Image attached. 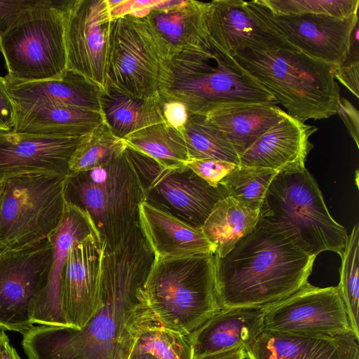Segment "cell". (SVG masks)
Segmentation results:
<instances>
[{"instance_id": "cell-20", "label": "cell", "mask_w": 359, "mask_h": 359, "mask_svg": "<svg viewBox=\"0 0 359 359\" xmlns=\"http://www.w3.org/2000/svg\"><path fill=\"white\" fill-rule=\"evenodd\" d=\"M353 334L310 335L262 332L245 349L246 359H359Z\"/></svg>"}, {"instance_id": "cell-7", "label": "cell", "mask_w": 359, "mask_h": 359, "mask_svg": "<svg viewBox=\"0 0 359 359\" xmlns=\"http://www.w3.org/2000/svg\"><path fill=\"white\" fill-rule=\"evenodd\" d=\"M0 51L12 79L62 78L67 70L62 1L27 0L0 35Z\"/></svg>"}, {"instance_id": "cell-41", "label": "cell", "mask_w": 359, "mask_h": 359, "mask_svg": "<svg viewBox=\"0 0 359 359\" xmlns=\"http://www.w3.org/2000/svg\"><path fill=\"white\" fill-rule=\"evenodd\" d=\"M27 1V0L0 1V35Z\"/></svg>"}, {"instance_id": "cell-6", "label": "cell", "mask_w": 359, "mask_h": 359, "mask_svg": "<svg viewBox=\"0 0 359 359\" xmlns=\"http://www.w3.org/2000/svg\"><path fill=\"white\" fill-rule=\"evenodd\" d=\"M257 224L293 236L316 257L325 251L341 255L346 229L330 214L321 191L306 168L279 172L270 184Z\"/></svg>"}, {"instance_id": "cell-42", "label": "cell", "mask_w": 359, "mask_h": 359, "mask_svg": "<svg viewBox=\"0 0 359 359\" xmlns=\"http://www.w3.org/2000/svg\"><path fill=\"white\" fill-rule=\"evenodd\" d=\"M0 359H22L3 330L0 332Z\"/></svg>"}, {"instance_id": "cell-13", "label": "cell", "mask_w": 359, "mask_h": 359, "mask_svg": "<svg viewBox=\"0 0 359 359\" xmlns=\"http://www.w3.org/2000/svg\"><path fill=\"white\" fill-rule=\"evenodd\" d=\"M263 309L264 330L310 335H355L337 286L319 287L307 283L292 294Z\"/></svg>"}, {"instance_id": "cell-44", "label": "cell", "mask_w": 359, "mask_h": 359, "mask_svg": "<svg viewBox=\"0 0 359 359\" xmlns=\"http://www.w3.org/2000/svg\"><path fill=\"white\" fill-rule=\"evenodd\" d=\"M129 359H157L151 355L146 353H140L133 351Z\"/></svg>"}, {"instance_id": "cell-10", "label": "cell", "mask_w": 359, "mask_h": 359, "mask_svg": "<svg viewBox=\"0 0 359 359\" xmlns=\"http://www.w3.org/2000/svg\"><path fill=\"white\" fill-rule=\"evenodd\" d=\"M126 151L144 187L145 201L201 229L215 204L229 196L226 188L212 187L187 165L166 169L130 147Z\"/></svg>"}, {"instance_id": "cell-12", "label": "cell", "mask_w": 359, "mask_h": 359, "mask_svg": "<svg viewBox=\"0 0 359 359\" xmlns=\"http://www.w3.org/2000/svg\"><path fill=\"white\" fill-rule=\"evenodd\" d=\"M205 25L211 40L227 54L249 48L259 52L299 50L290 44L257 1L205 2Z\"/></svg>"}, {"instance_id": "cell-33", "label": "cell", "mask_w": 359, "mask_h": 359, "mask_svg": "<svg viewBox=\"0 0 359 359\" xmlns=\"http://www.w3.org/2000/svg\"><path fill=\"white\" fill-rule=\"evenodd\" d=\"M339 269L340 280L337 286L345 305L351 327L359 339V223L348 235Z\"/></svg>"}, {"instance_id": "cell-4", "label": "cell", "mask_w": 359, "mask_h": 359, "mask_svg": "<svg viewBox=\"0 0 359 359\" xmlns=\"http://www.w3.org/2000/svg\"><path fill=\"white\" fill-rule=\"evenodd\" d=\"M143 294L161 327L191 335L222 309L215 290V255L155 258Z\"/></svg>"}, {"instance_id": "cell-38", "label": "cell", "mask_w": 359, "mask_h": 359, "mask_svg": "<svg viewBox=\"0 0 359 359\" xmlns=\"http://www.w3.org/2000/svg\"><path fill=\"white\" fill-rule=\"evenodd\" d=\"M16 122L15 104L11 97L4 77L0 76V131H11Z\"/></svg>"}, {"instance_id": "cell-21", "label": "cell", "mask_w": 359, "mask_h": 359, "mask_svg": "<svg viewBox=\"0 0 359 359\" xmlns=\"http://www.w3.org/2000/svg\"><path fill=\"white\" fill-rule=\"evenodd\" d=\"M16 111L67 105L101 113L102 88L81 74L67 70L60 79L22 82L4 76Z\"/></svg>"}, {"instance_id": "cell-16", "label": "cell", "mask_w": 359, "mask_h": 359, "mask_svg": "<svg viewBox=\"0 0 359 359\" xmlns=\"http://www.w3.org/2000/svg\"><path fill=\"white\" fill-rule=\"evenodd\" d=\"M104 245L99 235L76 243L69 252L62 274L61 297L69 327L81 330L100 306Z\"/></svg>"}, {"instance_id": "cell-37", "label": "cell", "mask_w": 359, "mask_h": 359, "mask_svg": "<svg viewBox=\"0 0 359 359\" xmlns=\"http://www.w3.org/2000/svg\"><path fill=\"white\" fill-rule=\"evenodd\" d=\"M187 166L210 185L217 187L238 165L214 159L191 160Z\"/></svg>"}, {"instance_id": "cell-24", "label": "cell", "mask_w": 359, "mask_h": 359, "mask_svg": "<svg viewBox=\"0 0 359 359\" xmlns=\"http://www.w3.org/2000/svg\"><path fill=\"white\" fill-rule=\"evenodd\" d=\"M205 2L158 1L144 17L170 56L208 36L205 25Z\"/></svg>"}, {"instance_id": "cell-28", "label": "cell", "mask_w": 359, "mask_h": 359, "mask_svg": "<svg viewBox=\"0 0 359 359\" xmlns=\"http://www.w3.org/2000/svg\"><path fill=\"white\" fill-rule=\"evenodd\" d=\"M258 219L259 211L229 196L215 204L201 231L216 248L215 255L224 257L254 230Z\"/></svg>"}, {"instance_id": "cell-26", "label": "cell", "mask_w": 359, "mask_h": 359, "mask_svg": "<svg viewBox=\"0 0 359 359\" xmlns=\"http://www.w3.org/2000/svg\"><path fill=\"white\" fill-rule=\"evenodd\" d=\"M104 121L97 111L67 105H51L16 111L14 133L74 137L90 134Z\"/></svg>"}, {"instance_id": "cell-18", "label": "cell", "mask_w": 359, "mask_h": 359, "mask_svg": "<svg viewBox=\"0 0 359 359\" xmlns=\"http://www.w3.org/2000/svg\"><path fill=\"white\" fill-rule=\"evenodd\" d=\"M92 235L99 233L89 215L83 210L65 203L61 223L48 238L53 250L52 262L46 283L31 309L30 318L34 324L69 327L61 297L64 264L71 248Z\"/></svg>"}, {"instance_id": "cell-36", "label": "cell", "mask_w": 359, "mask_h": 359, "mask_svg": "<svg viewBox=\"0 0 359 359\" xmlns=\"http://www.w3.org/2000/svg\"><path fill=\"white\" fill-rule=\"evenodd\" d=\"M358 25L354 29L351 41L350 51L347 58L336 66L334 78L349 90L357 98L358 88Z\"/></svg>"}, {"instance_id": "cell-25", "label": "cell", "mask_w": 359, "mask_h": 359, "mask_svg": "<svg viewBox=\"0 0 359 359\" xmlns=\"http://www.w3.org/2000/svg\"><path fill=\"white\" fill-rule=\"evenodd\" d=\"M287 115L275 104H250L221 108L205 116L223 133L240 156Z\"/></svg>"}, {"instance_id": "cell-19", "label": "cell", "mask_w": 359, "mask_h": 359, "mask_svg": "<svg viewBox=\"0 0 359 359\" xmlns=\"http://www.w3.org/2000/svg\"><path fill=\"white\" fill-rule=\"evenodd\" d=\"M318 130L288 114L271 127L240 156V165L278 172L300 171L313 149L310 137Z\"/></svg>"}, {"instance_id": "cell-39", "label": "cell", "mask_w": 359, "mask_h": 359, "mask_svg": "<svg viewBox=\"0 0 359 359\" xmlns=\"http://www.w3.org/2000/svg\"><path fill=\"white\" fill-rule=\"evenodd\" d=\"M159 101L165 123L174 128L182 130L189 114L185 105L178 101L163 99L160 96Z\"/></svg>"}, {"instance_id": "cell-1", "label": "cell", "mask_w": 359, "mask_h": 359, "mask_svg": "<svg viewBox=\"0 0 359 359\" xmlns=\"http://www.w3.org/2000/svg\"><path fill=\"white\" fill-rule=\"evenodd\" d=\"M316 257L293 236L257 224L224 257L215 255L218 302L265 307L287 297L308 283Z\"/></svg>"}, {"instance_id": "cell-34", "label": "cell", "mask_w": 359, "mask_h": 359, "mask_svg": "<svg viewBox=\"0 0 359 359\" xmlns=\"http://www.w3.org/2000/svg\"><path fill=\"white\" fill-rule=\"evenodd\" d=\"M133 351L149 353L157 359H194L190 335L163 327L142 333Z\"/></svg>"}, {"instance_id": "cell-5", "label": "cell", "mask_w": 359, "mask_h": 359, "mask_svg": "<svg viewBox=\"0 0 359 359\" xmlns=\"http://www.w3.org/2000/svg\"><path fill=\"white\" fill-rule=\"evenodd\" d=\"M64 198L89 215L104 249L111 250L139 224L145 192L126 149L100 167L67 175Z\"/></svg>"}, {"instance_id": "cell-8", "label": "cell", "mask_w": 359, "mask_h": 359, "mask_svg": "<svg viewBox=\"0 0 359 359\" xmlns=\"http://www.w3.org/2000/svg\"><path fill=\"white\" fill-rule=\"evenodd\" d=\"M65 177L25 175L0 183V250L47 240L63 218Z\"/></svg>"}, {"instance_id": "cell-15", "label": "cell", "mask_w": 359, "mask_h": 359, "mask_svg": "<svg viewBox=\"0 0 359 359\" xmlns=\"http://www.w3.org/2000/svg\"><path fill=\"white\" fill-rule=\"evenodd\" d=\"M91 133L53 137L0 131V183L25 175H68L71 157Z\"/></svg>"}, {"instance_id": "cell-2", "label": "cell", "mask_w": 359, "mask_h": 359, "mask_svg": "<svg viewBox=\"0 0 359 359\" xmlns=\"http://www.w3.org/2000/svg\"><path fill=\"white\" fill-rule=\"evenodd\" d=\"M159 96L182 102L189 114L250 104H277L273 95L208 35L170 57Z\"/></svg>"}, {"instance_id": "cell-27", "label": "cell", "mask_w": 359, "mask_h": 359, "mask_svg": "<svg viewBox=\"0 0 359 359\" xmlns=\"http://www.w3.org/2000/svg\"><path fill=\"white\" fill-rule=\"evenodd\" d=\"M100 102L104 122L121 139L148 126L165 123L159 97H135L107 83L102 90Z\"/></svg>"}, {"instance_id": "cell-30", "label": "cell", "mask_w": 359, "mask_h": 359, "mask_svg": "<svg viewBox=\"0 0 359 359\" xmlns=\"http://www.w3.org/2000/svg\"><path fill=\"white\" fill-rule=\"evenodd\" d=\"M182 132L190 161L214 159L240 165L239 156L233 146L205 116L189 114Z\"/></svg>"}, {"instance_id": "cell-11", "label": "cell", "mask_w": 359, "mask_h": 359, "mask_svg": "<svg viewBox=\"0 0 359 359\" xmlns=\"http://www.w3.org/2000/svg\"><path fill=\"white\" fill-rule=\"evenodd\" d=\"M52 257L48 239L24 249L0 250V329L23 334L34 326L31 309L46 283Z\"/></svg>"}, {"instance_id": "cell-22", "label": "cell", "mask_w": 359, "mask_h": 359, "mask_svg": "<svg viewBox=\"0 0 359 359\" xmlns=\"http://www.w3.org/2000/svg\"><path fill=\"white\" fill-rule=\"evenodd\" d=\"M139 223L155 258L215 254L216 248L201 229L190 226L145 201L139 207Z\"/></svg>"}, {"instance_id": "cell-32", "label": "cell", "mask_w": 359, "mask_h": 359, "mask_svg": "<svg viewBox=\"0 0 359 359\" xmlns=\"http://www.w3.org/2000/svg\"><path fill=\"white\" fill-rule=\"evenodd\" d=\"M279 172L266 168L238 165L219 183L229 196L259 211L267 189Z\"/></svg>"}, {"instance_id": "cell-9", "label": "cell", "mask_w": 359, "mask_h": 359, "mask_svg": "<svg viewBox=\"0 0 359 359\" xmlns=\"http://www.w3.org/2000/svg\"><path fill=\"white\" fill-rule=\"evenodd\" d=\"M170 54L144 17L125 14L111 19L107 84L135 97H159Z\"/></svg>"}, {"instance_id": "cell-31", "label": "cell", "mask_w": 359, "mask_h": 359, "mask_svg": "<svg viewBox=\"0 0 359 359\" xmlns=\"http://www.w3.org/2000/svg\"><path fill=\"white\" fill-rule=\"evenodd\" d=\"M127 144L103 121L75 150L69 163L70 173L100 167L123 153Z\"/></svg>"}, {"instance_id": "cell-35", "label": "cell", "mask_w": 359, "mask_h": 359, "mask_svg": "<svg viewBox=\"0 0 359 359\" xmlns=\"http://www.w3.org/2000/svg\"><path fill=\"white\" fill-rule=\"evenodd\" d=\"M273 15H325L339 18L358 14L359 0H257Z\"/></svg>"}, {"instance_id": "cell-17", "label": "cell", "mask_w": 359, "mask_h": 359, "mask_svg": "<svg viewBox=\"0 0 359 359\" xmlns=\"http://www.w3.org/2000/svg\"><path fill=\"white\" fill-rule=\"evenodd\" d=\"M266 10L278 29L299 51L336 66L347 58L351 36L358 25V14L339 18L325 15H273Z\"/></svg>"}, {"instance_id": "cell-40", "label": "cell", "mask_w": 359, "mask_h": 359, "mask_svg": "<svg viewBox=\"0 0 359 359\" xmlns=\"http://www.w3.org/2000/svg\"><path fill=\"white\" fill-rule=\"evenodd\" d=\"M345 126L346 127L350 135L355 142L356 146L359 147V111L346 98L340 97L338 104L337 113Z\"/></svg>"}, {"instance_id": "cell-43", "label": "cell", "mask_w": 359, "mask_h": 359, "mask_svg": "<svg viewBox=\"0 0 359 359\" xmlns=\"http://www.w3.org/2000/svg\"><path fill=\"white\" fill-rule=\"evenodd\" d=\"M197 359H246L244 347L240 346L229 351L203 356Z\"/></svg>"}, {"instance_id": "cell-23", "label": "cell", "mask_w": 359, "mask_h": 359, "mask_svg": "<svg viewBox=\"0 0 359 359\" xmlns=\"http://www.w3.org/2000/svg\"><path fill=\"white\" fill-rule=\"evenodd\" d=\"M263 307L222 309L190 335L194 359L250 345L264 330Z\"/></svg>"}, {"instance_id": "cell-3", "label": "cell", "mask_w": 359, "mask_h": 359, "mask_svg": "<svg viewBox=\"0 0 359 359\" xmlns=\"http://www.w3.org/2000/svg\"><path fill=\"white\" fill-rule=\"evenodd\" d=\"M233 57L290 116L305 123L337 113L340 88L334 78L336 65L299 50L259 52L245 48Z\"/></svg>"}, {"instance_id": "cell-14", "label": "cell", "mask_w": 359, "mask_h": 359, "mask_svg": "<svg viewBox=\"0 0 359 359\" xmlns=\"http://www.w3.org/2000/svg\"><path fill=\"white\" fill-rule=\"evenodd\" d=\"M62 8L67 70L104 89L111 21L107 0L65 1Z\"/></svg>"}, {"instance_id": "cell-29", "label": "cell", "mask_w": 359, "mask_h": 359, "mask_svg": "<svg viewBox=\"0 0 359 359\" xmlns=\"http://www.w3.org/2000/svg\"><path fill=\"white\" fill-rule=\"evenodd\" d=\"M123 140L128 147L152 158L163 168L184 167L190 161L182 130L165 123L148 126Z\"/></svg>"}]
</instances>
